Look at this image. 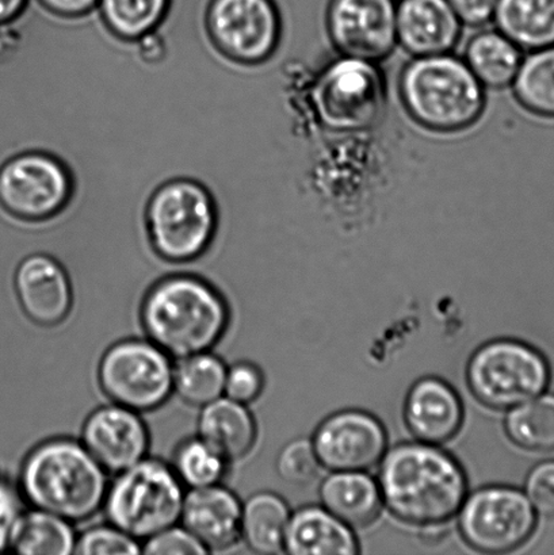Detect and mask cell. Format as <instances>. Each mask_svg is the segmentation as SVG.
I'll list each match as a JSON object with an SVG mask.
<instances>
[{
	"mask_svg": "<svg viewBox=\"0 0 554 555\" xmlns=\"http://www.w3.org/2000/svg\"><path fill=\"white\" fill-rule=\"evenodd\" d=\"M378 487L396 518L426 527L448 524L460 513L468 483L452 455L422 442L396 446L384 455Z\"/></svg>",
	"mask_w": 554,
	"mask_h": 555,
	"instance_id": "obj_1",
	"label": "cell"
},
{
	"mask_svg": "<svg viewBox=\"0 0 554 555\" xmlns=\"http://www.w3.org/2000/svg\"><path fill=\"white\" fill-rule=\"evenodd\" d=\"M230 313L214 285L193 274H173L152 285L141 305L149 340L171 359L210 351L224 336Z\"/></svg>",
	"mask_w": 554,
	"mask_h": 555,
	"instance_id": "obj_2",
	"label": "cell"
},
{
	"mask_svg": "<svg viewBox=\"0 0 554 555\" xmlns=\"http://www.w3.org/2000/svg\"><path fill=\"white\" fill-rule=\"evenodd\" d=\"M18 488L33 508L78 524L102 509L107 472L83 443L51 439L38 444L22 462Z\"/></svg>",
	"mask_w": 554,
	"mask_h": 555,
	"instance_id": "obj_3",
	"label": "cell"
},
{
	"mask_svg": "<svg viewBox=\"0 0 554 555\" xmlns=\"http://www.w3.org/2000/svg\"><path fill=\"white\" fill-rule=\"evenodd\" d=\"M401 105L412 121L436 133H458L480 121L485 86L453 53L411 57L399 78Z\"/></svg>",
	"mask_w": 554,
	"mask_h": 555,
	"instance_id": "obj_4",
	"label": "cell"
},
{
	"mask_svg": "<svg viewBox=\"0 0 554 555\" xmlns=\"http://www.w3.org/2000/svg\"><path fill=\"white\" fill-rule=\"evenodd\" d=\"M145 225L154 253L167 264H192L211 251L220 231V206L208 186L173 178L152 193Z\"/></svg>",
	"mask_w": 554,
	"mask_h": 555,
	"instance_id": "obj_5",
	"label": "cell"
},
{
	"mask_svg": "<svg viewBox=\"0 0 554 555\" xmlns=\"http://www.w3.org/2000/svg\"><path fill=\"white\" fill-rule=\"evenodd\" d=\"M184 496L172 467L145 456L108 483L102 508L108 524L140 542L181 520Z\"/></svg>",
	"mask_w": 554,
	"mask_h": 555,
	"instance_id": "obj_6",
	"label": "cell"
},
{
	"mask_svg": "<svg viewBox=\"0 0 554 555\" xmlns=\"http://www.w3.org/2000/svg\"><path fill=\"white\" fill-rule=\"evenodd\" d=\"M385 103L387 89L378 64L340 54L319 70L309 92L313 124L333 134L371 128Z\"/></svg>",
	"mask_w": 554,
	"mask_h": 555,
	"instance_id": "obj_7",
	"label": "cell"
},
{
	"mask_svg": "<svg viewBox=\"0 0 554 555\" xmlns=\"http://www.w3.org/2000/svg\"><path fill=\"white\" fill-rule=\"evenodd\" d=\"M468 385L482 404L512 410L545 393L551 366L534 347L518 340H495L475 352L468 364Z\"/></svg>",
	"mask_w": 554,
	"mask_h": 555,
	"instance_id": "obj_8",
	"label": "cell"
},
{
	"mask_svg": "<svg viewBox=\"0 0 554 555\" xmlns=\"http://www.w3.org/2000/svg\"><path fill=\"white\" fill-rule=\"evenodd\" d=\"M75 189L73 167L51 152H20L0 165V208L16 220L53 219L67 208Z\"/></svg>",
	"mask_w": 554,
	"mask_h": 555,
	"instance_id": "obj_9",
	"label": "cell"
},
{
	"mask_svg": "<svg viewBox=\"0 0 554 555\" xmlns=\"http://www.w3.org/2000/svg\"><path fill=\"white\" fill-rule=\"evenodd\" d=\"M205 27L222 56L247 67L271 62L284 40L276 0H210Z\"/></svg>",
	"mask_w": 554,
	"mask_h": 555,
	"instance_id": "obj_10",
	"label": "cell"
},
{
	"mask_svg": "<svg viewBox=\"0 0 554 555\" xmlns=\"http://www.w3.org/2000/svg\"><path fill=\"white\" fill-rule=\"evenodd\" d=\"M98 383L114 404L156 410L173 393L172 359L150 340L118 341L103 353Z\"/></svg>",
	"mask_w": 554,
	"mask_h": 555,
	"instance_id": "obj_11",
	"label": "cell"
},
{
	"mask_svg": "<svg viewBox=\"0 0 554 555\" xmlns=\"http://www.w3.org/2000/svg\"><path fill=\"white\" fill-rule=\"evenodd\" d=\"M537 513L525 492L512 487H488L475 492L460 509V531L476 551L502 554L515 551L533 535Z\"/></svg>",
	"mask_w": 554,
	"mask_h": 555,
	"instance_id": "obj_12",
	"label": "cell"
},
{
	"mask_svg": "<svg viewBox=\"0 0 554 555\" xmlns=\"http://www.w3.org/2000/svg\"><path fill=\"white\" fill-rule=\"evenodd\" d=\"M398 0H330L327 31L340 56L379 64L398 47Z\"/></svg>",
	"mask_w": 554,
	"mask_h": 555,
	"instance_id": "obj_13",
	"label": "cell"
},
{
	"mask_svg": "<svg viewBox=\"0 0 554 555\" xmlns=\"http://www.w3.org/2000/svg\"><path fill=\"white\" fill-rule=\"evenodd\" d=\"M387 443L383 424L371 413L344 411L320 424L312 444L327 469L363 472L384 459Z\"/></svg>",
	"mask_w": 554,
	"mask_h": 555,
	"instance_id": "obj_14",
	"label": "cell"
},
{
	"mask_svg": "<svg viewBox=\"0 0 554 555\" xmlns=\"http://www.w3.org/2000/svg\"><path fill=\"white\" fill-rule=\"evenodd\" d=\"M81 443L103 469L118 475L145 459L150 434L140 412L112 402L86 418Z\"/></svg>",
	"mask_w": 554,
	"mask_h": 555,
	"instance_id": "obj_15",
	"label": "cell"
},
{
	"mask_svg": "<svg viewBox=\"0 0 554 555\" xmlns=\"http://www.w3.org/2000/svg\"><path fill=\"white\" fill-rule=\"evenodd\" d=\"M16 297L33 323H62L73 308V286L62 260L47 253L26 255L14 273Z\"/></svg>",
	"mask_w": 554,
	"mask_h": 555,
	"instance_id": "obj_16",
	"label": "cell"
},
{
	"mask_svg": "<svg viewBox=\"0 0 554 555\" xmlns=\"http://www.w3.org/2000/svg\"><path fill=\"white\" fill-rule=\"evenodd\" d=\"M398 46L411 57L452 53L463 24L448 0H398Z\"/></svg>",
	"mask_w": 554,
	"mask_h": 555,
	"instance_id": "obj_17",
	"label": "cell"
},
{
	"mask_svg": "<svg viewBox=\"0 0 554 555\" xmlns=\"http://www.w3.org/2000/svg\"><path fill=\"white\" fill-rule=\"evenodd\" d=\"M242 509L236 494L220 483L190 489L179 521L208 553L226 552L242 540Z\"/></svg>",
	"mask_w": 554,
	"mask_h": 555,
	"instance_id": "obj_18",
	"label": "cell"
},
{
	"mask_svg": "<svg viewBox=\"0 0 554 555\" xmlns=\"http://www.w3.org/2000/svg\"><path fill=\"white\" fill-rule=\"evenodd\" d=\"M405 423L417 440L442 444L460 431L464 408L455 390L442 379L425 378L412 386L405 401Z\"/></svg>",
	"mask_w": 554,
	"mask_h": 555,
	"instance_id": "obj_19",
	"label": "cell"
},
{
	"mask_svg": "<svg viewBox=\"0 0 554 555\" xmlns=\"http://www.w3.org/2000/svg\"><path fill=\"white\" fill-rule=\"evenodd\" d=\"M284 551L293 555H355L358 542L350 526L327 509L308 507L291 516Z\"/></svg>",
	"mask_w": 554,
	"mask_h": 555,
	"instance_id": "obj_20",
	"label": "cell"
},
{
	"mask_svg": "<svg viewBox=\"0 0 554 555\" xmlns=\"http://www.w3.org/2000/svg\"><path fill=\"white\" fill-rule=\"evenodd\" d=\"M198 437L228 462L246 456L257 440V424L247 405L222 396L203 406Z\"/></svg>",
	"mask_w": 554,
	"mask_h": 555,
	"instance_id": "obj_21",
	"label": "cell"
},
{
	"mask_svg": "<svg viewBox=\"0 0 554 555\" xmlns=\"http://www.w3.org/2000/svg\"><path fill=\"white\" fill-rule=\"evenodd\" d=\"M324 508L350 527H365L378 518L383 496L378 483L363 472H336L320 487Z\"/></svg>",
	"mask_w": 554,
	"mask_h": 555,
	"instance_id": "obj_22",
	"label": "cell"
},
{
	"mask_svg": "<svg viewBox=\"0 0 554 555\" xmlns=\"http://www.w3.org/2000/svg\"><path fill=\"white\" fill-rule=\"evenodd\" d=\"M525 52L502 31L485 29L469 38L464 62L486 90H506L517 76Z\"/></svg>",
	"mask_w": 554,
	"mask_h": 555,
	"instance_id": "obj_23",
	"label": "cell"
},
{
	"mask_svg": "<svg viewBox=\"0 0 554 555\" xmlns=\"http://www.w3.org/2000/svg\"><path fill=\"white\" fill-rule=\"evenodd\" d=\"M493 22L525 53L554 46V0H499Z\"/></svg>",
	"mask_w": 554,
	"mask_h": 555,
	"instance_id": "obj_24",
	"label": "cell"
},
{
	"mask_svg": "<svg viewBox=\"0 0 554 555\" xmlns=\"http://www.w3.org/2000/svg\"><path fill=\"white\" fill-rule=\"evenodd\" d=\"M289 519V508L280 496L270 492L254 494L243 504L242 540L254 553H281Z\"/></svg>",
	"mask_w": 554,
	"mask_h": 555,
	"instance_id": "obj_25",
	"label": "cell"
},
{
	"mask_svg": "<svg viewBox=\"0 0 554 555\" xmlns=\"http://www.w3.org/2000/svg\"><path fill=\"white\" fill-rule=\"evenodd\" d=\"M74 524L46 511H25L16 526L11 551L24 555H70L78 535Z\"/></svg>",
	"mask_w": 554,
	"mask_h": 555,
	"instance_id": "obj_26",
	"label": "cell"
},
{
	"mask_svg": "<svg viewBox=\"0 0 554 555\" xmlns=\"http://www.w3.org/2000/svg\"><path fill=\"white\" fill-rule=\"evenodd\" d=\"M510 89L526 113L554 119V46L525 53Z\"/></svg>",
	"mask_w": 554,
	"mask_h": 555,
	"instance_id": "obj_27",
	"label": "cell"
},
{
	"mask_svg": "<svg viewBox=\"0 0 554 555\" xmlns=\"http://www.w3.org/2000/svg\"><path fill=\"white\" fill-rule=\"evenodd\" d=\"M227 366L209 351L173 364V393L189 405L203 408L224 396Z\"/></svg>",
	"mask_w": 554,
	"mask_h": 555,
	"instance_id": "obj_28",
	"label": "cell"
},
{
	"mask_svg": "<svg viewBox=\"0 0 554 555\" xmlns=\"http://www.w3.org/2000/svg\"><path fill=\"white\" fill-rule=\"evenodd\" d=\"M172 0H100L98 14L103 25L119 40L136 42L159 29Z\"/></svg>",
	"mask_w": 554,
	"mask_h": 555,
	"instance_id": "obj_29",
	"label": "cell"
},
{
	"mask_svg": "<svg viewBox=\"0 0 554 555\" xmlns=\"http://www.w3.org/2000/svg\"><path fill=\"white\" fill-rule=\"evenodd\" d=\"M508 438L519 448L537 453L554 451V395L542 393L510 410Z\"/></svg>",
	"mask_w": 554,
	"mask_h": 555,
	"instance_id": "obj_30",
	"label": "cell"
},
{
	"mask_svg": "<svg viewBox=\"0 0 554 555\" xmlns=\"http://www.w3.org/2000/svg\"><path fill=\"white\" fill-rule=\"evenodd\" d=\"M228 461L199 437L179 446L172 469L184 488L219 486L227 473Z\"/></svg>",
	"mask_w": 554,
	"mask_h": 555,
	"instance_id": "obj_31",
	"label": "cell"
},
{
	"mask_svg": "<svg viewBox=\"0 0 554 555\" xmlns=\"http://www.w3.org/2000/svg\"><path fill=\"white\" fill-rule=\"evenodd\" d=\"M320 461L313 444L306 439H298L282 449L276 460V470L287 483L306 487L319 475Z\"/></svg>",
	"mask_w": 554,
	"mask_h": 555,
	"instance_id": "obj_32",
	"label": "cell"
},
{
	"mask_svg": "<svg viewBox=\"0 0 554 555\" xmlns=\"http://www.w3.org/2000/svg\"><path fill=\"white\" fill-rule=\"evenodd\" d=\"M74 554L136 555L141 554V546L134 538L108 524V526L92 527L79 535Z\"/></svg>",
	"mask_w": 554,
	"mask_h": 555,
	"instance_id": "obj_33",
	"label": "cell"
},
{
	"mask_svg": "<svg viewBox=\"0 0 554 555\" xmlns=\"http://www.w3.org/2000/svg\"><path fill=\"white\" fill-rule=\"evenodd\" d=\"M141 554L201 555L208 554V551L183 526L173 525L145 540Z\"/></svg>",
	"mask_w": 554,
	"mask_h": 555,
	"instance_id": "obj_34",
	"label": "cell"
},
{
	"mask_svg": "<svg viewBox=\"0 0 554 555\" xmlns=\"http://www.w3.org/2000/svg\"><path fill=\"white\" fill-rule=\"evenodd\" d=\"M263 390L262 372L253 363L241 362L227 370L224 395L241 404L248 405Z\"/></svg>",
	"mask_w": 554,
	"mask_h": 555,
	"instance_id": "obj_35",
	"label": "cell"
},
{
	"mask_svg": "<svg viewBox=\"0 0 554 555\" xmlns=\"http://www.w3.org/2000/svg\"><path fill=\"white\" fill-rule=\"evenodd\" d=\"M525 494L537 515L554 518V460L541 462L530 470Z\"/></svg>",
	"mask_w": 554,
	"mask_h": 555,
	"instance_id": "obj_36",
	"label": "cell"
},
{
	"mask_svg": "<svg viewBox=\"0 0 554 555\" xmlns=\"http://www.w3.org/2000/svg\"><path fill=\"white\" fill-rule=\"evenodd\" d=\"M25 504L20 488L0 478V553L9 551L16 526L25 514Z\"/></svg>",
	"mask_w": 554,
	"mask_h": 555,
	"instance_id": "obj_37",
	"label": "cell"
},
{
	"mask_svg": "<svg viewBox=\"0 0 554 555\" xmlns=\"http://www.w3.org/2000/svg\"><path fill=\"white\" fill-rule=\"evenodd\" d=\"M499 0H448L463 26L485 27L493 22Z\"/></svg>",
	"mask_w": 554,
	"mask_h": 555,
	"instance_id": "obj_38",
	"label": "cell"
},
{
	"mask_svg": "<svg viewBox=\"0 0 554 555\" xmlns=\"http://www.w3.org/2000/svg\"><path fill=\"white\" fill-rule=\"evenodd\" d=\"M49 13L62 18H80L94 13L100 0H36Z\"/></svg>",
	"mask_w": 554,
	"mask_h": 555,
	"instance_id": "obj_39",
	"label": "cell"
},
{
	"mask_svg": "<svg viewBox=\"0 0 554 555\" xmlns=\"http://www.w3.org/2000/svg\"><path fill=\"white\" fill-rule=\"evenodd\" d=\"M29 2L30 0H0V26L18 20Z\"/></svg>",
	"mask_w": 554,
	"mask_h": 555,
	"instance_id": "obj_40",
	"label": "cell"
}]
</instances>
